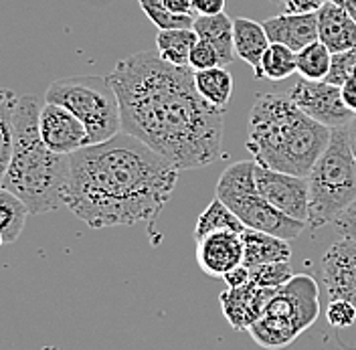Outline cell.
<instances>
[{
  "label": "cell",
  "instance_id": "6da1fadb",
  "mask_svg": "<svg viewBox=\"0 0 356 350\" xmlns=\"http://www.w3.org/2000/svg\"><path fill=\"white\" fill-rule=\"evenodd\" d=\"M108 81L118 95L122 132L166 158L177 170H195L221 156L225 110L195 86V71L140 51L120 59Z\"/></svg>",
  "mask_w": 356,
  "mask_h": 350
},
{
  "label": "cell",
  "instance_id": "7a4b0ae2",
  "mask_svg": "<svg viewBox=\"0 0 356 350\" xmlns=\"http://www.w3.org/2000/svg\"><path fill=\"white\" fill-rule=\"evenodd\" d=\"M65 207L91 229L154 221L177 189L166 158L126 132L69 156Z\"/></svg>",
  "mask_w": 356,
  "mask_h": 350
},
{
  "label": "cell",
  "instance_id": "3957f363",
  "mask_svg": "<svg viewBox=\"0 0 356 350\" xmlns=\"http://www.w3.org/2000/svg\"><path fill=\"white\" fill-rule=\"evenodd\" d=\"M330 138L332 130L300 110L288 91L257 93L245 146L255 164L308 178Z\"/></svg>",
  "mask_w": 356,
  "mask_h": 350
},
{
  "label": "cell",
  "instance_id": "277c9868",
  "mask_svg": "<svg viewBox=\"0 0 356 350\" xmlns=\"http://www.w3.org/2000/svg\"><path fill=\"white\" fill-rule=\"evenodd\" d=\"M41 102L35 95H21L15 111V150L2 186L29 209L31 215H44L65 207L69 184V156L44 146L39 130Z\"/></svg>",
  "mask_w": 356,
  "mask_h": 350
},
{
  "label": "cell",
  "instance_id": "5b68a950",
  "mask_svg": "<svg viewBox=\"0 0 356 350\" xmlns=\"http://www.w3.org/2000/svg\"><path fill=\"white\" fill-rule=\"evenodd\" d=\"M308 189L312 229L334 223L356 200V160L346 126L332 130L326 150L308 175Z\"/></svg>",
  "mask_w": 356,
  "mask_h": 350
},
{
  "label": "cell",
  "instance_id": "8992f818",
  "mask_svg": "<svg viewBox=\"0 0 356 350\" xmlns=\"http://www.w3.org/2000/svg\"><path fill=\"white\" fill-rule=\"evenodd\" d=\"M320 316V289L312 276H293L277 287L261 318L247 330L255 344L267 350L289 347L300 334L314 326Z\"/></svg>",
  "mask_w": 356,
  "mask_h": 350
},
{
  "label": "cell",
  "instance_id": "52a82bcc",
  "mask_svg": "<svg viewBox=\"0 0 356 350\" xmlns=\"http://www.w3.org/2000/svg\"><path fill=\"white\" fill-rule=\"evenodd\" d=\"M44 102L59 104L75 113L83 122L91 144H102L122 132L118 95L108 77L75 75L57 79L47 89Z\"/></svg>",
  "mask_w": 356,
  "mask_h": 350
},
{
  "label": "cell",
  "instance_id": "ba28073f",
  "mask_svg": "<svg viewBox=\"0 0 356 350\" xmlns=\"http://www.w3.org/2000/svg\"><path fill=\"white\" fill-rule=\"evenodd\" d=\"M217 198L243 221L245 227L286 241L296 239L308 227V223L291 219L259 195L255 184V160H241L227 166L217 182Z\"/></svg>",
  "mask_w": 356,
  "mask_h": 350
},
{
  "label": "cell",
  "instance_id": "9c48e42d",
  "mask_svg": "<svg viewBox=\"0 0 356 350\" xmlns=\"http://www.w3.org/2000/svg\"><path fill=\"white\" fill-rule=\"evenodd\" d=\"M255 184L259 195L277 211L286 213L291 219L308 223V215H310L308 178L255 164Z\"/></svg>",
  "mask_w": 356,
  "mask_h": 350
},
{
  "label": "cell",
  "instance_id": "30bf717a",
  "mask_svg": "<svg viewBox=\"0 0 356 350\" xmlns=\"http://www.w3.org/2000/svg\"><path fill=\"white\" fill-rule=\"evenodd\" d=\"M288 95L304 113H308L312 120L320 122L330 130L348 126L355 118V111L348 110L342 102L340 88L330 86L326 81L302 79L288 89Z\"/></svg>",
  "mask_w": 356,
  "mask_h": 350
},
{
  "label": "cell",
  "instance_id": "8fae6325",
  "mask_svg": "<svg viewBox=\"0 0 356 350\" xmlns=\"http://www.w3.org/2000/svg\"><path fill=\"white\" fill-rule=\"evenodd\" d=\"M320 278L330 300H344L356 308V241L342 237L326 249Z\"/></svg>",
  "mask_w": 356,
  "mask_h": 350
},
{
  "label": "cell",
  "instance_id": "7c38bea8",
  "mask_svg": "<svg viewBox=\"0 0 356 350\" xmlns=\"http://www.w3.org/2000/svg\"><path fill=\"white\" fill-rule=\"evenodd\" d=\"M39 130L44 146L63 156H71L91 144L83 122L59 104L44 102L39 113Z\"/></svg>",
  "mask_w": 356,
  "mask_h": 350
},
{
  "label": "cell",
  "instance_id": "4fadbf2b",
  "mask_svg": "<svg viewBox=\"0 0 356 350\" xmlns=\"http://www.w3.org/2000/svg\"><path fill=\"white\" fill-rule=\"evenodd\" d=\"M243 233L219 231L197 241V263L211 278L222 280L231 269L243 265Z\"/></svg>",
  "mask_w": 356,
  "mask_h": 350
},
{
  "label": "cell",
  "instance_id": "5bb4252c",
  "mask_svg": "<svg viewBox=\"0 0 356 350\" xmlns=\"http://www.w3.org/2000/svg\"><path fill=\"white\" fill-rule=\"evenodd\" d=\"M273 292L275 289L261 287L253 282L241 287H227L219 296L222 316L227 318L231 328L249 330L261 318Z\"/></svg>",
  "mask_w": 356,
  "mask_h": 350
},
{
  "label": "cell",
  "instance_id": "9a60e30c",
  "mask_svg": "<svg viewBox=\"0 0 356 350\" xmlns=\"http://www.w3.org/2000/svg\"><path fill=\"white\" fill-rule=\"evenodd\" d=\"M264 29L271 43L286 45L296 53L318 41L316 13H284L267 19Z\"/></svg>",
  "mask_w": 356,
  "mask_h": 350
},
{
  "label": "cell",
  "instance_id": "2e32d148",
  "mask_svg": "<svg viewBox=\"0 0 356 350\" xmlns=\"http://www.w3.org/2000/svg\"><path fill=\"white\" fill-rule=\"evenodd\" d=\"M318 41L330 53L356 51V21L334 2H326L318 13Z\"/></svg>",
  "mask_w": 356,
  "mask_h": 350
},
{
  "label": "cell",
  "instance_id": "e0dca14e",
  "mask_svg": "<svg viewBox=\"0 0 356 350\" xmlns=\"http://www.w3.org/2000/svg\"><path fill=\"white\" fill-rule=\"evenodd\" d=\"M233 45H235V55L253 69V75L257 79H264L261 59L271 45L264 24L245 17L233 19Z\"/></svg>",
  "mask_w": 356,
  "mask_h": 350
},
{
  "label": "cell",
  "instance_id": "ac0fdd59",
  "mask_svg": "<svg viewBox=\"0 0 356 350\" xmlns=\"http://www.w3.org/2000/svg\"><path fill=\"white\" fill-rule=\"evenodd\" d=\"M243 265L257 267L264 263L271 262H289L291 257V247L289 241L269 235V233H261L255 229H245L243 231Z\"/></svg>",
  "mask_w": 356,
  "mask_h": 350
},
{
  "label": "cell",
  "instance_id": "d6986e66",
  "mask_svg": "<svg viewBox=\"0 0 356 350\" xmlns=\"http://www.w3.org/2000/svg\"><path fill=\"white\" fill-rule=\"evenodd\" d=\"M193 31L199 35V39L211 43L219 57L221 67H229L233 63L235 55V45H233V19L229 15H215V17H195Z\"/></svg>",
  "mask_w": 356,
  "mask_h": 350
},
{
  "label": "cell",
  "instance_id": "ffe728a7",
  "mask_svg": "<svg viewBox=\"0 0 356 350\" xmlns=\"http://www.w3.org/2000/svg\"><path fill=\"white\" fill-rule=\"evenodd\" d=\"M199 41V35L193 29H168L158 31L156 53L162 61L177 67H188L191 51Z\"/></svg>",
  "mask_w": 356,
  "mask_h": 350
},
{
  "label": "cell",
  "instance_id": "44dd1931",
  "mask_svg": "<svg viewBox=\"0 0 356 350\" xmlns=\"http://www.w3.org/2000/svg\"><path fill=\"white\" fill-rule=\"evenodd\" d=\"M195 86L200 95L215 108L227 110L233 95V77L229 67H211L195 71Z\"/></svg>",
  "mask_w": 356,
  "mask_h": 350
},
{
  "label": "cell",
  "instance_id": "7402d4cb",
  "mask_svg": "<svg viewBox=\"0 0 356 350\" xmlns=\"http://www.w3.org/2000/svg\"><path fill=\"white\" fill-rule=\"evenodd\" d=\"M245 227L243 221L239 219L221 198H213L209 202V207L202 211L195 225V239L199 241L211 233H219V231H233V233H243Z\"/></svg>",
  "mask_w": 356,
  "mask_h": 350
},
{
  "label": "cell",
  "instance_id": "603a6c76",
  "mask_svg": "<svg viewBox=\"0 0 356 350\" xmlns=\"http://www.w3.org/2000/svg\"><path fill=\"white\" fill-rule=\"evenodd\" d=\"M21 95L13 89L0 88V184L8 170L15 150V111Z\"/></svg>",
  "mask_w": 356,
  "mask_h": 350
},
{
  "label": "cell",
  "instance_id": "cb8c5ba5",
  "mask_svg": "<svg viewBox=\"0 0 356 350\" xmlns=\"http://www.w3.org/2000/svg\"><path fill=\"white\" fill-rule=\"evenodd\" d=\"M29 215V209L21 200L0 184V231L4 235V243H17Z\"/></svg>",
  "mask_w": 356,
  "mask_h": 350
},
{
  "label": "cell",
  "instance_id": "d4e9b609",
  "mask_svg": "<svg viewBox=\"0 0 356 350\" xmlns=\"http://www.w3.org/2000/svg\"><path fill=\"white\" fill-rule=\"evenodd\" d=\"M330 61H332V53L320 41L308 45L296 53L298 73L302 79H308V81H324L330 71Z\"/></svg>",
  "mask_w": 356,
  "mask_h": 350
},
{
  "label": "cell",
  "instance_id": "484cf974",
  "mask_svg": "<svg viewBox=\"0 0 356 350\" xmlns=\"http://www.w3.org/2000/svg\"><path fill=\"white\" fill-rule=\"evenodd\" d=\"M298 71L296 51L280 43H271L261 59V73L269 81H286Z\"/></svg>",
  "mask_w": 356,
  "mask_h": 350
},
{
  "label": "cell",
  "instance_id": "4316f807",
  "mask_svg": "<svg viewBox=\"0 0 356 350\" xmlns=\"http://www.w3.org/2000/svg\"><path fill=\"white\" fill-rule=\"evenodd\" d=\"M140 8L144 15L154 22L158 31H168V29H193L195 17L191 15H175L170 13L162 0H138Z\"/></svg>",
  "mask_w": 356,
  "mask_h": 350
},
{
  "label": "cell",
  "instance_id": "83f0119b",
  "mask_svg": "<svg viewBox=\"0 0 356 350\" xmlns=\"http://www.w3.org/2000/svg\"><path fill=\"white\" fill-rule=\"evenodd\" d=\"M249 273H251L253 284L261 285V287H271V289L286 285L293 278V269H291L289 262L264 263V265L251 267Z\"/></svg>",
  "mask_w": 356,
  "mask_h": 350
},
{
  "label": "cell",
  "instance_id": "f1b7e54d",
  "mask_svg": "<svg viewBox=\"0 0 356 350\" xmlns=\"http://www.w3.org/2000/svg\"><path fill=\"white\" fill-rule=\"evenodd\" d=\"M356 73V51H344V53H332L330 71L324 79L326 83L342 88Z\"/></svg>",
  "mask_w": 356,
  "mask_h": 350
},
{
  "label": "cell",
  "instance_id": "f546056e",
  "mask_svg": "<svg viewBox=\"0 0 356 350\" xmlns=\"http://www.w3.org/2000/svg\"><path fill=\"white\" fill-rule=\"evenodd\" d=\"M221 65V57L217 53V49L211 43L199 39L197 45L191 51V59H188V67L193 71H202V69H211V67Z\"/></svg>",
  "mask_w": 356,
  "mask_h": 350
},
{
  "label": "cell",
  "instance_id": "4dcf8cb0",
  "mask_svg": "<svg viewBox=\"0 0 356 350\" xmlns=\"http://www.w3.org/2000/svg\"><path fill=\"white\" fill-rule=\"evenodd\" d=\"M326 320L332 328H348L356 322V308L344 300H330Z\"/></svg>",
  "mask_w": 356,
  "mask_h": 350
},
{
  "label": "cell",
  "instance_id": "1f68e13d",
  "mask_svg": "<svg viewBox=\"0 0 356 350\" xmlns=\"http://www.w3.org/2000/svg\"><path fill=\"white\" fill-rule=\"evenodd\" d=\"M334 229L342 235V237H346V239H353L356 241V200L338 217V219L332 223Z\"/></svg>",
  "mask_w": 356,
  "mask_h": 350
},
{
  "label": "cell",
  "instance_id": "d6a6232c",
  "mask_svg": "<svg viewBox=\"0 0 356 350\" xmlns=\"http://www.w3.org/2000/svg\"><path fill=\"white\" fill-rule=\"evenodd\" d=\"M282 6L284 13H318L330 0H271Z\"/></svg>",
  "mask_w": 356,
  "mask_h": 350
},
{
  "label": "cell",
  "instance_id": "836d02e7",
  "mask_svg": "<svg viewBox=\"0 0 356 350\" xmlns=\"http://www.w3.org/2000/svg\"><path fill=\"white\" fill-rule=\"evenodd\" d=\"M193 10L195 17H215L225 13V0H195Z\"/></svg>",
  "mask_w": 356,
  "mask_h": 350
},
{
  "label": "cell",
  "instance_id": "e575fe53",
  "mask_svg": "<svg viewBox=\"0 0 356 350\" xmlns=\"http://www.w3.org/2000/svg\"><path fill=\"white\" fill-rule=\"evenodd\" d=\"M222 280H225L227 287H241V285H247L249 282H251L249 267H247V265H239V267L231 269Z\"/></svg>",
  "mask_w": 356,
  "mask_h": 350
},
{
  "label": "cell",
  "instance_id": "d590c367",
  "mask_svg": "<svg viewBox=\"0 0 356 350\" xmlns=\"http://www.w3.org/2000/svg\"><path fill=\"white\" fill-rule=\"evenodd\" d=\"M340 93H342V102L344 106L348 108L350 111L356 113V73L340 88Z\"/></svg>",
  "mask_w": 356,
  "mask_h": 350
},
{
  "label": "cell",
  "instance_id": "8d00e7d4",
  "mask_svg": "<svg viewBox=\"0 0 356 350\" xmlns=\"http://www.w3.org/2000/svg\"><path fill=\"white\" fill-rule=\"evenodd\" d=\"M162 2L175 15H191V17H195V10H193V2L195 0H162Z\"/></svg>",
  "mask_w": 356,
  "mask_h": 350
},
{
  "label": "cell",
  "instance_id": "74e56055",
  "mask_svg": "<svg viewBox=\"0 0 356 350\" xmlns=\"http://www.w3.org/2000/svg\"><path fill=\"white\" fill-rule=\"evenodd\" d=\"M336 6H340L346 15H350L356 21V0H330Z\"/></svg>",
  "mask_w": 356,
  "mask_h": 350
},
{
  "label": "cell",
  "instance_id": "f35d334b",
  "mask_svg": "<svg viewBox=\"0 0 356 350\" xmlns=\"http://www.w3.org/2000/svg\"><path fill=\"white\" fill-rule=\"evenodd\" d=\"M346 132H348V142H350V148H353V154H355L356 160V113L355 118L350 120V124L346 126Z\"/></svg>",
  "mask_w": 356,
  "mask_h": 350
},
{
  "label": "cell",
  "instance_id": "ab89813d",
  "mask_svg": "<svg viewBox=\"0 0 356 350\" xmlns=\"http://www.w3.org/2000/svg\"><path fill=\"white\" fill-rule=\"evenodd\" d=\"M2 245H6V243H4V235H2V231H0V247H2Z\"/></svg>",
  "mask_w": 356,
  "mask_h": 350
}]
</instances>
